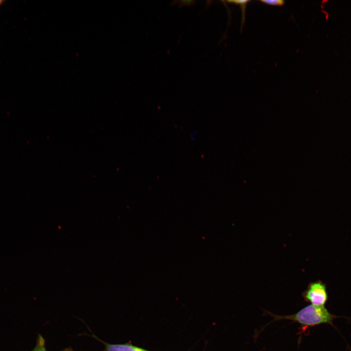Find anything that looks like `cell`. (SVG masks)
I'll use <instances>...</instances> for the list:
<instances>
[{
  "instance_id": "52a82bcc",
  "label": "cell",
  "mask_w": 351,
  "mask_h": 351,
  "mask_svg": "<svg viewBox=\"0 0 351 351\" xmlns=\"http://www.w3.org/2000/svg\"><path fill=\"white\" fill-rule=\"evenodd\" d=\"M61 351H73V350L71 348H68L65 349Z\"/></svg>"
},
{
  "instance_id": "277c9868",
  "label": "cell",
  "mask_w": 351,
  "mask_h": 351,
  "mask_svg": "<svg viewBox=\"0 0 351 351\" xmlns=\"http://www.w3.org/2000/svg\"><path fill=\"white\" fill-rule=\"evenodd\" d=\"M31 351H47L45 348V340L40 334L38 335L36 346Z\"/></svg>"
},
{
  "instance_id": "6da1fadb",
  "label": "cell",
  "mask_w": 351,
  "mask_h": 351,
  "mask_svg": "<svg viewBox=\"0 0 351 351\" xmlns=\"http://www.w3.org/2000/svg\"><path fill=\"white\" fill-rule=\"evenodd\" d=\"M279 317L293 320L305 327H311L322 324L332 325L333 319L337 316L330 313L324 306L311 304L295 314Z\"/></svg>"
},
{
  "instance_id": "3957f363",
  "label": "cell",
  "mask_w": 351,
  "mask_h": 351,
  "mask_svg": "<svg viewBox=\"0 0 351 351\" xmlns=\"http://www.w3.org/2000/svg\"><path fill=\"white\" fill-rule=\"evenodd\" d=\"M106 351H150L130 343L111 344L104 343Z\"/></svg>"
},
{
  "instance_id": "5b68a950",
  "label": "cell",
  "mask_w": 351,
  "mask_h": 351,
  "mask_svg": "<svg viewBox=\"0 0 351 351\" xmlns=\"http://www.w3.org/2000/svg\"><path fill=\"white\" fill-rule=\"evenodd\" d=\"M228 1L230 3H233L235 4H239L241 6V7L242 8V16H243L242 23L243 24L244 20L245 11V9H246V4H247V3L248 2H249V0H231V1Z\"/></svg>"
},
{
  "instance_id": "7a4b0ae2",
  "label": "cell",
  "mask_w": 351,
  "mask_h": 351,
  "mask_svg": "<svg viewBox=\"0 0 351 351\" xmlns=\"http://www.w3.org/2000/svg\"><path fill=\"white\" fill-rule=\"evenodd\" d=\"M303 296L306 301L318 306H324L328 300L326 287L320 281L310 283Z\"/></svg>"
},
{
  "instance_id": "8992f818",
  "label": "cell",
  "mask_w": 351,
  "mask_h": 351,
  "mask_svg": "<svg viewBox=\"0 0 351 351\" xmlns=\"http://www.w3.org/2000/svg\"><path fill=\"white\" fill-rule=\"evenodd\" d=\"M261 2L273 6H281L284 4V1L281 0H262Z\"/></svg>"
}]
</instances>
